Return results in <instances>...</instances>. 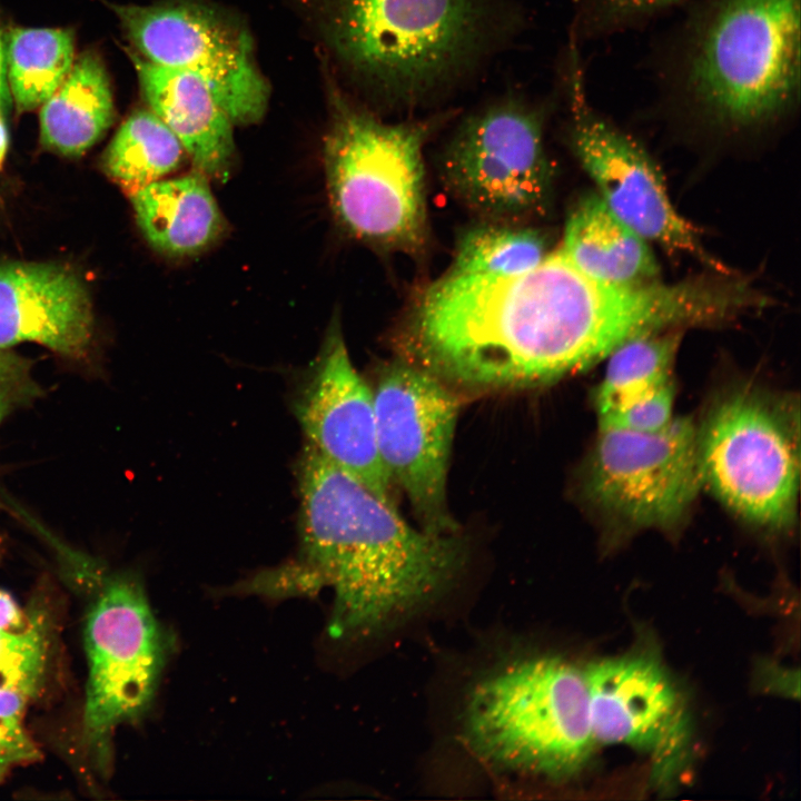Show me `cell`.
I'll return each mask as SVG.
<instances>
[{
  "instance_id": "6da1fadb",
  "label": "cell",
  "mask_w": 801,
  "mask_h": 801,
  "mask_svg": "<svg viewBox=\"0 0 801 801\" xmlns=\"http://www.w3.org/2000/svg\"><path fill=\"white\" fill-rule=\"evenodd\" d=\"M619 328L611 291L557 249L516 275L448 271L418 294L402 342L443 380L528 387L606 358Z\"/></svg>"
},
{
  "instance_id": "7a4b0ae2",
  "label": "cell",
  "mask_w": 801,
  "mask_h": 801,
  "mask_svg": "<svg viewBox=\"0 0 801 801\" xmlns=\"http://www.w3.org/2000/svg\"><path fill=\"white\" fill-rule=\"evenodd\" d=\"M300 543L312 586L328 585L332 632H362L425 601L461 566L454 534L408 525L396 507L307 442L299 462Z\"/></svg>"
},
{
  "instance_id": "3957f363",
  "label": "cell",
  "mask_w": 801,
  "mask_h": 801,
  "mask_svg": "<svg viewBox=\"0 0 801 801\" xmlns=\"http://www.w3.org/2000/svg\"><path fill=\"white\" fill-rule=\"evenodd\" d=\"M339 57L387 110L434 103L478 71L518 27L502 0H336Z\"/></svg>"
},
{
  "instance_id": "277c9868",
  "label": "cell",
  "mask_w": 801,
  "mask_h": 801,
  "mask_svg": "<svg viewBox=\"0 0 801 801\" xmlns=\"http://www.w3.org/2000/svg\"><path fill=\"white\" fill-rule=\"evenodd\" d=\"M801 0H702L681 31L672 98L706 125L742 132L799 107Z\"/></svg>"
},
{
  "instance_id": "5b68a950",
  "label": "cell",
  "mask_w": 801,
  "mask_h": 801,
  "mask_svg": "<svg viewBox=\"0 0 801 801\" xmlns=\"http://www.w3.org/2000/svg\"><path fill=\"white\" fill-rule=\"evenodd\" d=\"M332 107L324 162L338 221L376 248L421 253L427 240L423 151L455 111L387 122L338 91Z\"/></svg>"
},
{
  "instance_id": "8992f818",
  "label": "cell",
  "mask_w": 801,
  "mask_h": 801,
  "mask_svg": "<svg viewBox=\"0 0 801 801\" xmlns=\"http://www.w3.org/2000/svg\"><path fill=\"white\" fill-rule=\"evenodd\" d=\"M467 725L492 760L552 777L578 770L595 743L584 672L552 656L514 663L479 683Z\"/></svg>"
},
{
  "instance_id": "52a82bcc",
  "label": "cell",
  "mask_w": 801,
  "mask_h": 801,
  "mask_svg": "<svg viewBox=\"0 0 801 801\" xmlns=\"http://www.w3.org/2000/svg\"><path fill=\"white\" fill-rule=\"evenodd\" d=\"M799 408L791 397L742 387L698 428L703 484L732 511L769 530L793 524L800 471Z\"/></svg>"
},
{
  "instance_id": "ba28073f",
  "label": "cell",
  "mask_w": 801,
  "mask_h": 801,
  "mask_svg": "<svg viewBox=\"0 0 801 801\" xmlns=\"http://www.w3.org/2000/svg\"><path fill=\"white\" fill-rule=\"evenodd\" d=\"M546 107L511 91L463 117L441 157L445 184L463 205L517 224L544 211L553 179Z\"/></svg>"
},
{
  "instance_id": "9c48e42d",
  "label": "cell",
  "mask_w": 801,
  "mask_h": 801,
  "mask_svg": "<svg viewBox=\"0 0 801 801\" xmlns=\"http://www.w3.org/2000/svg\"><path fill=\"white\" fill-rule=\"evenodd\" d=\"M560 80L567 142L611 211L650 244L692 256L711 271L734 274L705 249L696 228L676 210L660 168L643 146L593 107L572 39Z\"/></svg>"
},
{
  "instance_id": "30bf717a",
  "label": "cell",
  "mask_w": 801,
  "mask_h": 801,
  "mask_svg": "<svg viewBox=\"0 0 801 801\" xmlns=\"http://www.w3.org/2000/svg\"><path fill=\"white\" fill-rule=\"evenodd\" d=\"M88 682L82 741L106 760L113 730L136 720L150 705L168 654V639L140 583L108 578L85 624Z\"/></svg>"
},
{
  "instance_id": "8fae6325",
  "label": "cell",
  "mask_w": 801,
  "mask_h": 801,
  "mask_svg": "<svg viewBox=\"0 0 801 801\" xmlns=\"http://www.w3.org/2000/svg\"><path fill=\"white\" fill-rule=\"evenodd\" d=\"M373 393L377 445L422 530L454 534L446 484L459 402L443 379L412 362L383 367Z\"/></svg>"
},
{
  "instance_id": "7c38bea8",
  "label": "cell",
  "mask_w": 801,
  "mask_h": 801,
  "mask_svg": "<svg viewBox=\"0 0 801 801\" xmlns=\"http://www.w3.org/2000/svg\"><path fill=\"white\" fill-rule=\"evenodd\" d=\"M590 501L630 530L679 522L703 485L698 427L673 417L662 429H600L585 472Z\"/></svg>"
},
{
  "instance_id": "4fadbf2b",
  "label": "cell",
  "mask_w": 801,
  "mask_h": 801,
  "mask_svg": "<svg viewBox=\"0 0 801 801\" xmlns=\"http://www.w3.org/2000/svg\"><path fill=\"white\" fill-rule=\"evenodd\" d=\"M111 8L142 58L199 77L233 123L249 125L264 116L269 88L250 37L239 26L189 1Z\"/></svg>"
},
{
  "instance_id": "5bb4252c",
  "label": "cell",
  "mask_w": 801,
  "mask_h": 801,
  "mask_svg": "<svg viewBox=\"0 0 801 801\" xmlns=\"http://www.w3.org/2000/svg\"><path fill=\"white\" fill-rule=\"evenodd\" d=\"M584 676L595 742L650 754L659 780H668L683 758L689 722L665 668L647 653H630L592 663Z\"/></svg>"
},
{
  "instance_id": "9a60e30c",
  "label": "cell",
  "mask_w": 801,
  "mask_h": 801,
  "mask_svg": "<svg viewBox=\"0 0 801 801\" xmlns=\"http://www.w3.org/2000/svg\"><path fill=\"white\" fill-rule=\"evenodd\" d=\"M296 414L309 444L396 507L394 483L378 451L373 393L353 366L337 327L297 398Z\"/></svg>"
},
{
  "instance_id": "2e32d148",
  "label": "cell",
  "mask_w": 801,
  "mask_h": 801,
  "mask_svg": "<svg viewBox=\"0 0 801 801\" xmlns=\"http://www.w3.org/2000/svg\"><path fill=\"white\" fill-rule=\"evenodd\" d=\"M92 332L88 288L70 267L34 261L0 266V349L32 342L79 357Z\"/></svg>"
},
{
  "instance_id": "e0dca14e",
  "label": "cell",
  "mask_w": 801,
  "mask_h": 801,
  "mask_svg": "<svg viewBox=\"0 0 801 801\" xmlns=\"http://www.w3.org/2000/svg\"><path fill=\"white\" fill-rule=\"evenodd\" d=\"M129 53L150 110L177 137L196 170L227 178L235 155L233 122L208 85L194 73Z\"/></svg>"
},
{
  "instance_id": "ac0fdd59",
  "label": "cell",
  "mask_w": 801,
  "mask_h": 801,
  "mask_svg": "<svg viewBox=\"0 0 801 801\" xmlns=\"http://www.w3.org/2000/svg\"><path fill=\"white\" fill-rule=\"evenodd\" d=\"M558 250L582 273L605 283L636 286L661 280L651 244L614 215L595 191L572 207Z\"/></svg>"
},
{
  "instance_id": "d6986e66",
  "label": "cell",
  "mask_w": 801,
  "mask_h": 801,
  "mask_svg": "<svg viewBox=\"0 0 801 801\" xmlns=\"http://www.w3.org/2000/svg\"><path fill=\"white\" fill-rule=\"evenodd\" d=\"M207 178L195 170L159 179L130 195L137 224L156 250L194 256L220 237L225 222Z\"/></svg>"
},
{
  "instance_id": "ffe728a7",
  "label": "cell",
  "mask_w": 801,
  "mask_h": 801,
  "mask_svg": "<svg viewBox=\"0 0 801 801\" xmlns=\"http://www.w3.org/2000/svg\"><path fill=\"white\" fill-rule=\"evenodd\" d=\"M113 118L106 69L98 56L88 52L73 62L60 87L41 106L40 140L60 155L80 156L103 136Z\"/></svg>"
},
{
  "instance_id": "44dd1931",
  "label": "cell",
  "mask_w": 801,
  "mask_h": 801,
  "mask_svg": "<svg viewBox=\"0 0 801 801\" xmlns=\"http://www.w3.org/2000/svg\"><path fill=\"white\" fill-rule=\"evenodd\" d=\"M75 62L70 29L14 28L6 37V68L19 111L41 107L60 87Z\"/></svg>"
},
{
  "instance_id": "7402d4cb",
  "label": "cell",
  "mask_w": 801,
  "mask_h": 801,
  "mask_svg": "<svg viewBox=\"0 0 801 801\" xmlns=\"http://www.w3.org/2000/svg\"><path fill=\"white\" fill-rule=\"evenodd\" d=\"M184 148L151 110H137L119 127L103 156V169L128 196L174 171Z\"/></svg>"
},
{
  "instance_id": "603a6c76",
  "label": "cell",
  "mask_w": 801,
  "mask_h": 801,
  "mask_svg": "<svg viewBox=\"0 0 801 801\" xmlns=\"http://www.w3.org/2000/svg\"><path fill=\"white\" fill-rule=\"evenodd\" d=\"M682 332L666 329L635 336L614 348L595 394L597 416L669 382Z\"/></svg>"
},
{
  "instance_id": "cb8c5ba5",
  "label": "cell",
  "mask_w": 801,
  "mask_h": 801,
  "mask_svg": "<svg viewBox=\"0 0 801 801\" xmlns=\"http://www.w3.org/2000/svg\"><path fill=\"white\" fill-rule=\"evenodd\" d=\"M548 253L542 231L517 222L488 220L463 234L448 271L483 276L516 275L535 268Z\"/></svg>"
},
{
  "instance_id": "d4e9b609",
  "label": "cell",
  "mask_w": 801,
  "mask_h": 801,
  "mask_svg": "<svg viewBox=\"0 0 801 801\" xmlns=\"http://www.w3.org/2000/svg\"><path fill=\"white\" fill-rule=\"evenodd\" d=\"M53 631L47 614L30 611L17 627L0 629V690L32 698L40 692L49 671Z\"/></svg>"
},
{
  "instance_id": "484cf974",
  "label": "cell",
  "mask_w": 801,
  "mask_h": 801,
  "mask_svg": "<svg viewBox=\"0 0 801 801\" xmlns=\"http://www.w3.org/2000/svg\"><path fill=\"white\" fill-rule=\"evenodd\" d=\"M679 0H580L571 37L596 38L640 24Z\"/></svg>"
},
{
  "instance_id": "4316f807",
  "label": "cell",
  "mask_w": 801,
  "mask_h": 801,
  "mask_svg": "<svg viewBox=\"0 0 801 801\" xmlns=\"http://www.w3.org/2000/svg\"><path fill=\"white\" fill-rule=\"evenodd\" d=\"M29 698L0 690V781L18 767L41 759V752L24 726Z\"/></svg>"
},
{
  "instance_id": "83f0119b",
  "label": "cell",
  "mask_w": 801,
  "mask_h": 801,
  "mask_svg": "<svg viewBox=\"0 0 801 801\" xmlns=\"http://www.w3.org/2000/svg\"><path fill=\"white\" fill-rule=\"evenodd\" d=\"M674 388L671 382L599 416L600 429L653 433L673 419Z\"/></svg>"
},
{
  "instance_id": "f1b7e54d",
  "label": "cell",
  "mask_w": 801,
  "mask_h": 801,
  "mask_svg": "<svg viewBox=\"0 0 801 801\" xmlns=\"http://www.w3.org/2000/svg\"><path fill=\"white\" fill-rule=\"evenodd\" d=\"M37 393L26 360L8 349H0V423L16 405Z\"/></svg>"
},
{
  "instance_id": "f546056e",
  "label": "cell",
  "mask_w": 801,
  "mask_h": 801,
  "mask_svg": "<svg viewBox=\"0 0 801 801\" xmlns=\"http://www.w3.org/2000/svg\"><path fill=\"white\" fill-rule=\"evenodd\" d=\"M28 613L18 605L14 599L0 590V629H11L22 625Z\"/></svg>"
},
{
  "instance_id": "4dcf8cb0",
  "label": "cell",
  "mask_w": 801,
  "mask_h": 801,
  "mask_svg": "<svg viewBox=\"0 0 801 801\" xmlns=\"http://www.w3.org/2000/svg\"><path fill=\"white\" fill-rule=\"evenodd\" d=\"M6 36L0 27V132L6 131L3 107L6 98Z\"/></svg>"
}]
</instances>
